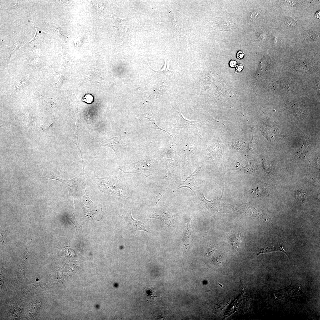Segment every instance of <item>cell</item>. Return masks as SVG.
Returning a JSON list of instances; mask_svg holds the SVG:
<instances>
[{"label": "cell", "instance_id": "obj_17", "mask_svg": "<svg viewBox=\"0 0 320 320\" xmlns=\"http://www.w3.org/2000/svg\"><path fill=\"white\" fill-rule=\"evenodd\" d=\"M308 143L307 141H304L303 145L297 152V155L299 157L305 156L308 152Z\"/></svg>", "mask_w": 320, "mask_h": 320}, {"label": "cell", "instance_id": "obj_23", "mask_svg": "<svg viewBox=\"0 0 320 320\" xmlns=\"http://www.w3.org/2000/svg\"><path fill=\"white\" fill-rule=\"evenodd\" d=\"M237 63V62L236 60H231L230 61L229 65L231 67H235Z\"/></svg>", "mask_w": 320, "mask_h": 320}, {"label": "cell", "instance_id": "obj_9", "mask_svg": "<svg viewBox=\"0 0 320 320\" xmlns=\"http://www.w3.org/2000/svg\"><path fill=\"white\" fill-rule=\"evenodd\" d=\"M201 168V167L199 166L196 169L188 176L185 181H182L179 185L178 189L186 187L190 188L193 191L195 187L194 181Z\"/></svg>", "mask_w": 320, "mask_h": 320}, {"label": "cell", "instance_id": "obj_6", "mask_svg": "<svg viewBox=\"0 0 320 320\" xmlns=\"http://www.w3.org/2000/svg\"><path fill=\"white\" fill-rule=\"evenodd\" d=\"M98 143L101 146L111 147L116 152L121 151L126 144L123 142L121 136L108 137L104 140H99Z\"/></svg>", "mask_w": 320, "mask_h": 320}, {"label": "cell", "instance_id": "obj_19", "mask_svg": "<svg viewBox=\"0 0 320 320\" xmlns=\"http://www.w3.org/2000/svg\"><path fill=\"white\" fill-rule=\"evenodd\" d=\"M286 25L287 27H293L295 26L296 24L297 21L293 17L289 16L285 18L284 19Z\"/></svg>", "mask_w": 320, "mask_h": 320}, {"label": "cell", "instance_id": "obj_4", "mask_svg": "<svg viewBox=\"0 0 320 320\" xmlns=\"http://www.w3.org/2000/svg\"><path fill=\"white\" fill-rule=\"evenodd\" d=\"M57 180L63 183L68 189L69 196H73L74 199L77 197V191L79 184L81 181L79 177L77 176L71 179H63L51 175L50 178L47 179L46 180Z\"/></svg>", "mask_w": 320, "mask_h": 320}, {"label": "cell", "instance_id": "obj_21", "mask_svg": "<svg viewBox=\"0 0 320 320\" xmlns=\"http://www.w3.org/2000/svg\"><path fill=\"white\" fill-rule=\"evenodd\" d=\"M244 53L243 51L239 50L237 52L236 57L237 59L241 60L244 57Z\"/></svg>", "mask_w": 320, "mask_h": 320}, {"label": "cell", "instance_id": "obj_7", "mask_svg": "<svg viewBox=\"0 0 320 320\" xmlns=\"http://www.w3.org/2000/svg\"><path fill=\"white\" fill-rule=\"evenodd\" d=\"M298 292H300V290L298 288L290 285L285 288L276 291L274 294L276 298L281 299L289 297H295Z\"/></svg>", "mask_w": 320, "mask_h": 320}, {"label": "cell", "instance_id": "obj_10", "mask_svg": "<svg viewBox=\"0 0 320 320\" xmlns=\"http://www.w3.org/2000/svg\"><path fill=\"white\" fill-rule=\"evenodd\" d=\"M223 191H222V195L219 199H215L211 201L206 199L203 196V200L207 207L213 211L218 212L221 208L220 201L222 197Z\"/></svg>", "mask_w": 320, "mask_h": 320}, {"label": "cell", "instance_id": "obj_1", "mask_svg": "<svg viewBox=\"0 0 320 320\" xmlns=\"http://www.w3.org/2000/svg\"><path fill=\"white\" fill-rule=\"evenodd\" d=\"M101 191L116 195L127 197L126 187L118 177H110L96 179Z\"/></svg>", "mask_w": 320, "mask_h": 320}, {"label": "cell", "instance_id": "obj_11", "mask_svg": "<svg viewBox=\"0 0 320 320\" xmlns=\"http://www.w3.org/2000/svg\"><path fill=\"white\" fill-rule=\"evenodd\" d=\"M128 217L129 224L135 231H143L149 232L145 228L144 223L134 219L132 217L130 210L129 209Z\"/></svg>", "mask_w": 320, "mask_h": 320}, {"label": "cell", "instance_id": "obj_16", "mask_svg": "<svg viewBox=\"0 0 320 320\" xmlns=\"http://www.w3.org/2000/svg\"><path fill=\"white\" fill-rule=\"evenodd\" d=\"M294 196L303 204H304L306 201L305 193L301 191H297L294 193Z\"/></svg>", "mask_w": 320, "mask_h": 320}, {"label": "cell", "instance_id": "obj_12", "mask_svg": "<svg viewBox=\"0 0 320 320\" xmlns=\"http://www.w3.org/2000/svg\"><path fill=\"white\" fill-rule=\"evenodd\" d=\"M208 149L209 155L212 158H218L222 154L221 148L218 144H215L209 148Z\"/></svg>", "mask_w": 320, "mask_h": 320}, {"label": "cell", "instance_id": "obj_3", "mask_svg": "<svg viewBox=\"0 0 320 320\" xmlns=\"http://www.w3.org/2000/svg\"><path fill=\"white\" fill-rule=\"evenodd\" d=\"M152 164L150 160L144 159L137 162L122 166L119 168L124 172L141 174L148 177L152 174L151 165Z\"/></svg>", "mask_w": 320, "mask_h": 320}, {"label": "cell", "instance_id": "obj_13", "mask_svg": "<svg viewBox=\"0 0 320 320\" xmlns=\"http://www.w3.org/2000/svg\"><path fill=\"white\" fill-rule=\"evenodd\" d=\"M233 235L231 239V244L234 249L237 250L241 246V239L240 233L237 232Z\"/></svg>", "mask_w": 320, "mask_h": 320}, {"label": "cell", "instance_id": "obj_15", "mask_svg": "<svg viewBox=\"0 0 320 320\" xmlns=\"http://www.w3.org/2000/svg\"><path fill=\"white\" fill-rule=\"evenodd\" d=\"M230 146L238 150H242L246 147L247 145L243 140L240 139L236 140L230 143Z\"/></svg>", "mask_w": 320, "mask_h": 320}, {"label": "cell", "instance_id": "obj_24", "mask_svg": "<svg viewBox=\"0 0 320 320\" xmlns=\"http://www.w3.org/2000/svg\"><path fill=\"white\" fill-rule=\"evenodd\" d=\"M39 33H41V31H40L39 32Z\"/></svg>", "mask_w": 320, "mask_h": 320}, {"label": "cell", "instance_id": "obj_5", "mask_svg": "<svg viewBox=\"0 0 320 320\" xmlns=\"http://www.w3.org/2000/svg\"><path fill=\"white\" fill-rule=\"evenodd\" d=\"M178 113L181 120L179 127L184 128L201 139L202 136L199 134V130L202 124L206 121H199L186 120L182 116L180 112V113L178 111Z\"/></svg>", "mask_w": 320, "mask_h": 320}, {"label": "cell", "instance_id": "obj_22", "mask_svg": "<svg viewBox=\"0 0 320 320\" xmlns=\"http://www.w3.org/2000/svg\"><path fill=\"white\" fill-rule=\"evenodd\" d=\"M235 68L237 72H240L243 69L244 66L242 64H239L236 65Z\"/></svg>", "mask_w": 320, "mask_h": 320}, {"label": "cell", "instance_id": "obj_8", "mask_svg": "<svg viewBox=\"0 0 320 320\" xmlns=\"http://www.w3.org/2000/svg\"><path fill=\"white\" fill-rule=\"evenodd\" d=\"M239 211L241 212L250 216L258 217L266 220L260 209L249 204L239 207Z\"/></svg>", "mask_w": 320, "mask_h": 320}, {"label": "cell", "instance_id": "obj_20", "mask_svg": "<svg viewBox=\"0 0 320 320\" xmlns=\"http://www.w3.org/2000/svg\"><path fill=\"white\" fill-rule=\"evenodd\" d=\"M93 100V97L90 94L86 95L84 97L83 100L88 104L92 103Z\"/></svg>", "mask_w": 320, "mask_h": 320}, {"label": "cell", "instance_id": "obj_14", "mask_svg": "<svg viewBox=\"0 0 320 320\" xmlns=\"http://www.w3.org/2000/svg\"><path fill=\"white\" fill-rule=\"evenodd\" d=\"M75 203V199H74L73 217H69L67 216L66 217L69 220L71 221L74 225L76 228V231L77 232H79L81 233H83L82 227V225L83 224L81 225H79L75 217L74 209Z\"/></svg>", "mask_w": 320, "mask_h": 320}, {"label": "cell", "instance_id": "obj_2", "mask_svg": "<svg viewBox=\"0 0 320 320\" xmlns=\"http://www.w3.org/2000/svg\"><path fill=\"white\" fill-rule=\"evenodd\" d=\"M81 196V206L85 217L98 221L101 220L103 217V211L91 200L86 192L85 185L82 188Z\"/></svg>", "mask_w": 320, "mask_h": 320}, {"label": "cell", "instance_id": "obj_18", "mask_svg": "<svg viewBox=\"0 0 320 320\" xmlns=\"http://www.w3.org/2000/svg\"><path fill=\"white\" fill-rule=\"evenodd\" d=\"M143 291L145 296L148 298L151 299L155 296L153 295L155 291H153V289L152 288L145 286L144 287Z\"/></svg>", "mask_w": 320, "mask_h": 320}]
</instances>
